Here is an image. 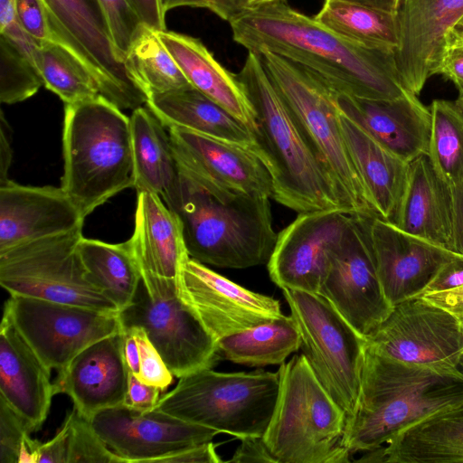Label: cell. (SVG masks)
<instances>
[{
	"instance_id": "cell-1",
	"label": "cell",
	"mask_w": 463,
	"mask_h": 463,
	"mask_svg": "<svg viewBox=\"0 0 463 463\" xmlns=\"http://www.w3.org/2000/svg\"><path fill=\"white\" fill-rule=\"evenodd\" d=\"M229 24L234 42L248 52L268 51L286 58L338 92L370 99H393L410 92L401 81L393 50L349 40L286 0L241 11Z\"/></svg>"
},
{
	"instance_id": "cell-2",
	"label": "cell",
	"mask_w": 463,
	"mask_h": 463,
	"mask_svg": "<svg viewBox=\"0 0 463 463\" xmlns=\"http://www.w3.org/2000/svg\"><path fill=\"white\" fill-rule=\"evenodd\" d=\"M463 404V371L403 364L366 346L359 394L346 418L342 445L352 455L387 444L401 431Z\"/></svg>"
},
{
	"instance_id": "cell-3",
	"label": "cell",
	"mask_w": 463,
	"mask_h": 463,
	"mask_svg": "<svg viewBox=\"0 0 463 463\" xmlns=\"http://www.w3.org/2000/svg\"><path fill=\"white\" fill-rule=\"evenodd\" d=\"M236 76L255 111L254 152L270 174L272 198L298 213L345 211L334 180L271 82L260 55L248 52Z\"/></svg>"
},
{
	"instance_id": "cell-4",
	"label": "cell",
	"mask_w": 463,
	"mask_h": 463,
	"mask_svg": "<svg viewBox=\"0 0 463 463\" xmlns=\"http://www.w3.org/2000/svg\"><path fill=\"white\" fill-rule=\"evenodd\" d=\"M165 205L180 221L190 258L227 269L269 262L278 236L269 197H219L180 173L175 194Z\"/></svg>"
},
{
	"instance_id": "cell-5",
	"label": "cell",
	"mask_w": 463,
	"mask_h": 463,
	"mask_svg": "<svg viewBox=\"0 0 463 463\" xmlns=\"http://www.w3.org/2000/svg\"><path fill=\"white\" fill-rule=\"evenodd\" d=\"M61 188L85 218L134 187L130 118L103 96L66 104Z\"/></svg>"
},
{
	"instance_id": "cell-6",
	"label": "cell",
	"mask_w": 463,
	"mask_h": 463,
	"mask_svg": "<svg viewBox=\"0 0 463 463\" xmlns=\"http://www.w3.org/2000/svg\"><path fill=\"white\" fill-rule=\"evenodd\" d=\"M279 393L263 439L277 463H346V413L303 354L280 364Z\"/></svg>"
},
{
	"instance_id": "cell-7",
	"label": "cell",
	"mask_w": 463,
	"mask_h": 463,
	"mask_svg": "<svg viewBox=\"0 0 463 463\" xmlns=\"http://www.w3.org/2000/svg\"><path fill=\"white\" fill-rule=\"evenodd\" d=\"M271 82L334 180L344 209L377 217L339 122L336 90L304 67L273 52L260 54Z\"/></svg>"
},
{
	"instance_id": "cell-8",
	"label": "cell",
	"mask_w": 463,
	"mask_h": 463,
	"mask_svg": "<svg viewBox=\"0 0 463 463\" xmlns=\"http://www.w3.org/2000/svg\"><path fill=\"white\" fill-rule=\"evenodd\" d=\"M279 388L278 372L203 369L179 378L154 410L240 439L261 437L272 417Z\"/></svg>"
},
{
	"instance_id": "cell-9",
	"label": "cell",
	"mask_w": 463,
	"mask_h": 463,
	"mask_svg": "<svg viewBox=\"0 0 463 463\" xmlns=\"http://www.w3.org/2000/svg\"><path fill=\"white\" fill-rule=\"evenodd\" d=\"M82 237V227H79L1 252V287L10 296L118 313L117 307L87 279L79 251Z\"/></svg>"
},
{
	"instance_id": "cell-10",
	"label": "cell",
	"mask_w": 463,
	"mask_h": 463,
	"mask_svg": "<svg viewBox=\"0 0 463 463\" xmlns=\"http://www.w3.org/2000/svg\"><path fill=\"white\" fill-rule=\"evenodd\" d=\"M315 375L351 415L359 394L366 340L318 293L282 289Z\"/></svg>"
},
{
	"instance_id": "cell-11",
	"label": "cell",
	"mask_w": 463,
	"mask_h": 463,
	"mask_svg": "<svg viewBox=\"0 0 463 463\" xmlns=\"http://www.w3.org/2000/svg\"><path fill=\"white\" fill-rule=\"evenodd\" d=\"M122 328L141 327L176 378L211 369L222 358L216 340L178 295L176 282L143 281L118 313Z\"/></svg>"
},
{
	"instance_id": "cell-12",
	"label": "cell",
	"mask_w": 463,
	"mask_h": 463,
	"mask_svg": "<svg viewBox=\"0 0 463 463\" xmlns=\"http://www.w3.org/2000/svg\"><path fill=\"white\" fill-rule=\"evenodd\" d=\"M365 340L370 350L403 364L448 373L462 371L460 319L421 297L393 306Z\"/></svg>"
},
{
	"instance_id": "cell-13",
	"label": "cell",
	"mask_w": 463,
	"mask_h": 463,
	"mask_svg": "<svg viewBox=\"0 0 463 463\" xmlns=\"http://www.w3.org/2000/svg\"><path fill=\"white\" fill-rule=\"evenodd\" d=\"M52 371H62L82 350L122 330L118 313L41 298L10 296L4 314Z\"/></svg>"
},
{
	"instance_id": "cell-14",
	"label": "cell",
	"mask_w": 463,
	"mask_h": 463,
	"mask_svg": "<svg viewBox=\"0 0 463 463\" xmlns=\"http://www.w3.org/2000/svg\"><path fill=\"white\" fill-rule=\"evenodd\" d=\"M56 40L70 48L96 80L101 95L120 109L146 105L147 96L116 49L97 0H43Z\"/></svg>"
},
{
	"instance_id": "cell-15",
	"label": "cell",
	"mask_w": 463,
	"mask_h": 463,
	"mask_svg": "<svg viewBox=\"0 0 463 463\" xmlns=\"http://www.w3.org/2000/svg\"><path fill=\"white\" fill-rule=\"evenodd\" d=\"M371 218L354 215L345 239L331 257L318 291L364 338L393 307L378 279Z\"/></svg>"
},
{
	"instance_id": "cell-16",
	"label": "cell",
	"mask_w": 463,
	"mask_h": 463,
	"mask_svg": "<svg viewBox=\"0 0 463 463\" xmlns=\"http://www.w3.org/2000/svg\"><path fill=\"white\" fill-rule=\"evenodd\" d=\"M354 215L339 209L298 213L277 236L267 263L270 279L281 289L318 293Z\"/></svg>"
},
{
	"instance_id": "cell-17",
	"label": "cell",
	"mask_w": 463,
	"mask_h": 463,
	"mask_svg": "<svg viewBox=\"0 0 463 463\" xmlns=\"http://www.w3.org/2000/svg\"><path fill=\"white\" fill-rule=\"evenodd\" d=\"M179 172L211 194L272 197L266 165L249 148L181 128H168Z\"/></svg>"
},
{
	"instance_id": "cell-18",
	"label": "cell",
	"mask_w": 463,
	"mask_h": 463,
	"mask_svg": "<svg viewBox=\"0 0 463 463\" xmlns=\"http://www.w3.org/2000/svg\"><path fill=\"white\" fill-rule=\"evenodd\" d=\"M178 295L216 342L283 316L278 299L247 289L192 258L183 268Z\"/></svg>"
},
{
	"instance_id": "cell-19",
	"label": "cell",
	"mask_w": 463,
	"mask_h": 463,
	"mask_svg": "<svg viewBox=\"0 0 463 463\" xmlns=\"http://www.w3.org/2000/svg\"><path fill=\"white\" fill-rule=\"evenodd\" d=\"M122 463H151L166 454L212 441L220 432L156 410L125 405L104 409L88 420Z\"/></svg>"
},
{
	"instance_id": "cell-20",
	"label": "cell",
	"mask_w": 463,
	"mask_h": 463,
	"mask_svg": "<svg viewBox=\"0 0 463 463\" xmlns=\"http://www.w3.org/2000/svg\"><path fill=\"white\" fill-rule=\"evenodd\" d=\"M396 17L397 70L403 87L418 96L438 74L451 32L463 18V0H402Z\"/></svg>"
},
{
	"instance_id": "cell-21",
	"label": "cell",
	"mask_w": 463,
	"mask_h": 463,
	"mask_svg": "<svg viewBox=\"0 0 463 463\" xmlns=\"http://www.w3.org/2000/svg\"><path fill=\"white\" fill-rule=\"evenodd\" d=\"M370 233L378 279L392 307L420 297L438 269L458 255L378 217L371 218Z\"/></svg>"
},
{
	"instance_id": "cell-22",
	"label": "cell",
	"mask_w": 463,
	"mask_h": 463,
	"mask_svg": "<svg viewBox=\"0 0 463 463\" xmlns=\"http://www.w3.org/2000/svg\"><path fill=\"white\" fill-rule=\"evenodd\" d=\"M84 219L61 187L0 182V253L82 227Z\"/></svg>"
},
{
	"instance_id": "cell-23",
	"label": "cell",
	"mask_w": 463,
	"mask_h": 463,
	"mask_svg": "<svg viewBox=\"0 0 463 463\" xmlns=\"http://www.w3.org/2000/svg\"><path fill=\"white\" fill-rule=\"evenodd\" d=\"M128 373L121 330L93 343L58 372L53 393L68 395L77 413L90 420L104 409L124 404Z\"/></svg>"
},
{
	"instance_id": "cell-24",
	"label": "cell",
	"mask_w": 463,
	"mask_h": 463,
	"mask_svg": "<svg viewBox=\"0 0 463 463\" xmlns=\"http://www.w3.org/2000/svg\"><path fill=\"white\" fill-rule=\"evenodd\" d=\"M336 100L342 110L402 160L411 163L428 154L431 115L417 95L370 99L336 91Z\"/></svg>"
},
{
	"instance_id": "cell-25",
	"label": "cell",
	"mask_w": 463,
	"mask_h": 463,
	"mask_svg": "<svg viewBox=\"0 0 463 463\" xmlns=\"http://www.w3.org/2000/svg\"><path fill=\"white\" fill-rule=\"evenodd\" d=\"M54 396L51 370L42 362L10 319L0 326V397L39 430Z\"/></svg>"
},
{
	"instance_id": "cell-26",
	"label": "cell",
	"mask_w": 463,
	"mask_h": 463,
	"mask_svg": "<svg viewBox=\"0 0 463 463\" xmlns=\"http://www.w3.org/2000/svg\"><path fill=\"white\" fill-rule=\"evenodd\" d=\"M143 281L176 282L190 259L176 214L160 196L137 193L130 238Z\"/></svg>"
},
{
	"instance_id": "cell-27",
	"label": "cell",
	"mask_w": 463,
	"mask_h": 463,
	"mask_svg": "<svg viewBox=\"0 0 463 463\" xmlns=\"http://www.w3.org/2000/svg\"><path fill=\"white\" fill-rule=\"evenodd\" d=\"M392 223L453 251L451 186L439 176L427 154L410 163L407 185Z\"/></svg>"
},
{
	"instance_id": "cell-28",
	"label": "cell",
	"mask_w": 463,
	"mask_h": 463,
	"mask_svg": "<svg viewBox=\"0 0 463 463\" xmlns=\"http://www.w3.org/2000/svg\"><path fill=\"white\" fill-rule=\"evenodd\" d=\"M338 116L377 217L392 222L407 185L410 163L395 156L340 108Z\"/></svg>"
},
{
	"instance_id": "cell-29",
	"label": "cell",
	"mask_w": 463,
	"mask_h": 463,
	"mask_svg": "<svg viewBox=\"0 0 463 463\" xmlns=\"http://www.w3.org/2000/svg\"><path fill=\"white\" fill-rule=\"evenodd\" d=\"M191 85L257 131L253 107L236 74L219 63L197 38L175 32H157Z\"/></svg>"
},
{
	"instance_id": "cell-30",
	"label": "cell",
	"mask_w": 463,
	"mask_h": 463,
	"mask_svg": "<svg viewBox=\"0 0 463 463\" xmlns=\"http://www.w3.org/2000/svg\"><path fill=\"white\" fill-rule=\"evenodd\" d=\"M146 106L167 128L181 127L255 150L256 141L250 130L194 87L151 95Z\"/></svg>"
},
{
	"instance_id": "cell-31",
	"label": "cell",
	"mask_w": 463,
	"mask_h": 463,
	"mask_svg": "<svg viewBox=\"0 0 463 463\" xmlns=\"http://www.w3.org/2000/svg\"><path fill=\"white\" fill-rule=\"evenodd\" d=\"M134 188L152 193L168 203L178 186L180 173L165 127L146 106L130 116Z\"/></svg>"
},
{
	"instance_id": "cell-32",
	"label": "cell",
	"mask_w": 463,
	"mask_h": 463,
	"mask_svg": "<svg viewBox=\"0 0 463 463\" xmlns=\"http://www.w3.org/2000/svg\"><path fill=\"white\" fill-rule=\"evenodd\" d=\"M385 462H463V404L436 412L384 446Z\"/></svg>"
},
{
	"instance_id": "cell-33",
	"label": "cell",
	"mask_w": 463,
	"mask_h": 463,
	"mask_svg": "<svg viewBox=\"0 0 463 463\" xmlns=\"http://www.w3.org/2000/svg\"><path fill=\"white\" fill-rule=\"evenodd\" d=\"M79 251L89 282L99 290L118 313L134 300L141 273L131 239L120 243L81 238Z\"/></svg>"
},
{
	"instance_id": "cell-34",
	"label": "cell",
	"mask_w": 463,
	"mask_h": 463,
	"mask_svg": "<svg viewBox=\"0 0 463 463\" xmlns=\"http://www.w3.org/2000/svg\"><path fill=\"white\" fill-rule=\"evenodd\" d=\"M222 359L234 364L262 367L282 364L287 357L300 349L298 326L289 316L226 336L217 342Z\"/></svg>"
},
{
	"instance_id": "cell-35",
	"label": "cell",
	"mask_w": 463,
	"mask_h": 463,
	"mask_svg": "<svg viewBox=\"0 0 463 463\" xmlns=\"http://www.w3.org/2000/svg\"><path fill=\"white\" fill-rule=\"evenodd\" d=\"M314 18L333 32L358 43L395 51L396 14L339 0H325Z\"/></svg>"
},
{
	"instance_id": "cell-36",
	"label": "cell",
	"mask_w": 463,
	"mask_h": 463,
	"mask_svg": "<svg viewBox=\"0 0 463 463\" xmlns=\"http://www.w3.org/2000/svg\"><path fill=\"white\" fill-rule=\"evenodd\" d=\"M36 68L45 88L58 95L65 105L102 96L89 69L58 40L39 47Z\"/></svg>"
},
{
	"instance_id": "cell-37",
	"label": "cell",
	"mask_w": 463,
	"mask_h": 463,
	"mask_svg": "<svg viewBox=\"0 0 463 463\" xmlns=\"http://www.w3.org/2000/svg\"><path fill=\"white\" fill-rule=\"evenodd\" d=\"M126 65L147 99L151 95L193 87L158 33L150 29L133 45L126 57Z\"/></svg>"
},
{
	"instance_id": "cell-38",
	"label": "cell",
	"mask_w": 463,
	"mask_h": 463,
	"mask_svg": "<svg viewBox=\"0 0 463 463\" xmlns=\"http://www.w3.org/2000/svg\"><path fill=\"white\" fill-rule=\"evenodd\" d=\"M428 156L449 185L463 182V112L455 101L434 99Z\"/></svg>"
},
{
	"instance_id": "cell-39",
	"label": "cell",
	"mask_w": 463,
	"mask_h": 463,
	"mask_svg": "<svg viewBox=\"0 0 463 463\" xmlns=\"http://www.w3.org/2000/svg\"><path fill=\"white\" fill-rule=\"evenodd\" d=\"M43 80L34 65L10 42L0 36V100L14 104L33 96Z\"/></svg>"
},
{
	"instance_id": "cell-40",
	"label": "cell",
	"mask_w": 463,
	"mask_h": 463,
	"mask_svg": "<svg viewBox=\"0 0 463 463\" xmlns=\"http://www.w3.org/2000/svg\"><path fill=\"white\" fill-rule=\"evenodd\" d=\"M33 426L0 397V463H33Z\"/></svg>"
},
{
	"instance_id": "cell-41",
	"label": "cell",
	"mask_w": 463,
	"mask_h": 463,
	"mask_svg": "<svg viewBox=\"0 0 463 463\" xmlns=\"http://www.w3.org/2000/svg\"><path fill=\"white\" fill-rule=\"evenodd\" d=\"M111 40L126 59L137 41L148 29L129 0H97Z\"/></svg>"
},
{
	"instance_id": "cell-42",
	"label": "cell",
	"mask_w": 463,
	"mask_h": 463,
	"mask_svg": "<svg viewBox=\"0 0 463 463\" xmlns=\"http://www.w3.org/2000/svg\"><path fill=\"white\" fill-rule=\"evenodd\" d=\"M71 419L68 463H122V459L102 440L90 423L76 410Z\"/></svg>"
},
{
	"instance_id": "cell-43",
	"label": "cell",
	"mask_w": 463,
	"mask_h": 463,
	"mask_svg": "<svg viewBox=\"0 0 463 463\" xmlns=\"http://www.w3.org/2000/svg\"><path fill=\"white\" fill-rule=\"evenodd\" d=\"M126 329L132 332L139 348L140 370L137 377L141 382L156 386L165 392L172 384L174 375L144 329L141 327Z\"/></svg>"
},
{
	"instance_id": "cell-44",
	"label": "cell",
	"mask_w": 463,
	"mask_h": 463,
	"mask_svg": "<svg viewBox=\"0 0 463 463\" xmlns=\"http://www.w3.org/2000/svg\"><path fill=\"white\" fill-rule=\"evenodd\" d=\"M15 10L19 24L39 47L56 40L43 0H15Z\"/></svg>"
},
{
	"instance_id": "cell-45",
	"label": "cell",
	"mask_w": 463,
	"mask_h": 463,
	"mask_svg": "<svg viewBox=\"0 0 463 463\" xmlns=\"http://www.w3.org/2000/svg\"><path fill=\"white\" fill-rule=\"evenodd\" d=\"M0 36L16 47L36 68L39 46L19 24L15 0H0Z\"/></svg>"
},
{
	"instance_id": "cell-46",
	"label": "cell",
	"mask_w": 463,
	"mask_h": 463,
	"mask_svg": "<svg viewBox=\"0 0 463 463\" xmlns=\"http://www.w3.org/2000/svg\"><path fill=\"white\" fill-rule=\"evenodd\" d=\"M71 419L68 415L57 433L48 441L39 443L33 455V463H68Z\"/></svg>"
},
{
	"instance_id": "cell-47",
	"label": "cell",
	"mask_w": 463,
	"mask_h": 463,
	"mask_svg": "<svg viewBox=\"0 0 463 463\" xmlns=\"http://www.w3.org/2000/svg\"><path fill=\"white\" fill-rule=\"evenodd\" d=\"M161 392H163L160 388L141 382L129 371L128 391L123 405L140 411H151L161 398Z\"/></svg>"
},
{
	"instance_id": "cell-48",
	"label": "cell",
	"mask_w": 463,
	"mask_h": 463,
	"mask_svg": "<svg viewBox=\"0 0 463 463\" xmlns=\"http://www.w3.org/2000/svg\"><path fill=\"white\" fill-rule=\"evenodd\" d=\"M213 441L188 446L169 454L160 457L159 463H220L222 458L216 452V447Z\"/></svg>"
},
{
	"instance_id": "cell-49",
	"label": "cell",
	"mask_w": 463,
	"mask_h": 463,
	"mask_svg": "<svg viewBox=\"0 0 463 463\" xmlns=\"http://www.w3.org/2000/svg\"><path fill=\"white\" fill-rule=\"evenodd\" d=\"M463 286V255L446 261L424 288L422 295L453 289Z\"/></svg>"
},
{
	"instance_id": "cell-50",
	"label": "cell",
	"mask_w": 463,
	"mask_h": 463,
	"mask_svg": "<svg viewBox=\"0 0 463 463\" xmlns=\"http://www.w3.org/2000/svg\"><path fill=\"white\" fill-rule=\"evenodd\" d=\"M438 74L451 81L458 93L463 94V42L452 35Z\"/></svg>"
},
{
	"instance_id": "cell-51",
	"label": "cell",
	"mask_w": 463,
	"mask_h": 463,
	"mask_svg": "<svg viewBox=\"0 0 463 463\" xmlns=\"http://www.w3.org/2000/svg\"><path fill=\"white\" fill-rule=\"evenodd\" d=\"M241 444L232 458L227 462L236 463H277L269 450L263 437L250 436L241 439Z\"/></svg>"
},
{
	"instance_id": "cell-52",
	"label": "cell",
	"mask_w": 463,
	"mask_h": 463,
	"mask_svg": "<svg viewBox=\"0 0 463 463\" xmlns=\"http://www.w3.org/2000/svg\"><path fill=\"white\" fill-rule=\"evenodd\" d=\"M142 22L155 32L165 31V13L160 0H129Z\"/></svg>"
},
{
	"instance_id": "cell-53",
	"label": "cell",
	"mask_w": 463,
	"mask_h": 463,
	"mask_svg": "<svg viewBox=\"0 0 463 463\" xmlns=\"http://www.w3.org/2000/svg\"><path fill=\"white\" fill-rule=\"evenodd\" d=\"M420 297L458 318L463 317V286L449 290L424 294Z\"/></svg>"
},
{
	"instance_id": "cell-54",
	"label": "cell",
	"mask_w": 463,
	"mask_h": 463,
	"mask_svg": "<svg viewBox=\"0 0 463 463\" xmlns=\"http://www.w3.org/2000/svg\"><path fill=\"white\" fill-rule=\"evenodd\" d=\"M453 205V248L463 255V182L451 186Z\"/></svg>"
},
{
	"instance_id": "cell-55",
	"label": "cell",
	"mask_w": 463,
	"mask_h": 463,
	"mask_svg": "<svg viewBox=\"0 0 463 463\" xmlns=\"http://www.w3.org/2000/svg\"><path fill=\"white\" fill-rule=\"evenodd\" d=\"M0 134V182L6 180L8 169L12 162L11 132L4 114L1 113Z\"/></svg>"
},
{
	"instance_id": "cell-56",
	"label": "cell",
	"mask_w": 463,
	"mask_h": 463,
	"mask_svg": "<svg viewBox=\"0 0 463 463\" xmlns=\"http://www.w3.org/2000/svg\"><path fill=\"white\" fill-rule=\"evenodd\" d=\"M122 332L124 357L128 370L137 376L140 370L139 348L129 329L122 328Z\"/></svg>"
},
{
	"instance_id": "cell-57",
	"label": "cell",
	"mask_w": 463,
	"mask_h": 463,
	"mask_svg": "<svg viewBox=\"0 0 463 463\" xmlns=\"http://www.w3.org/2000/svg\"><path fill=\"white\" fill-rule=\"evenodd\" d=\"M396 14L402 0H339Z\"/></svg>"
},
{
	"instance_id": "cell-58",
	"label": "cell",
	"mask_w": 463,
	"mask_h": 463,
	"mask_svg": "<svg viewBox=\"0 0 463 463\" xmlns=\"http://www.w3.org/2000/svg\"><path fill=\"white\" fill-rule=\"evenodd\" d=\"M162 8L166 14L170 9L179 6H194L213 10L214 0H160Z\"/></svg>"
},
{
	"instance_id": "cell-59",
	"label": "cell",
	"mask_w": 463,
	"mask_h": 463,
	"mask_svg": "<svg viewBox=\"0 0 463 463\" xmlns=\"http://www.w3.org/2000/svg\"><path fill=\"white\" fill-rule=\"evenodd\" d=\"M212 12L229 22L237 13V0H214Z\"/></svg>"
},
{
	"instance_id": "cell-60",
	"label": "cell",
	"mask_w": 463,
	"mask_h": 463,
	"mask_svg": "<svg viewBox=\"0 0 463 463\" xmlns=\"http://www.w3.org/2000/svg\"><path fill=\"white\" fill-rule=\"evenodd\" d=\"M282 0H237L238 13ZM237 13V14H238Z\"/></svg>"
},
{
	"instance_id": "cell-61",
	"label": "cell",
	"mask_w": 463,
	"mask_h": 463,
	"mask_svg": "<svg viewBox=\"0 0 463 463\" xmlns=\"http://www.w3.org/2000/svg\"><path fill=\"white\" fill-rule=\"evenodd\" d=\"M450 35L463 42V28L455 27Z\"/></svg>"
},
{
	"instance_id": "cell-62",
	"label": "cell",
	"mask_w": 463,
	"mask_h": 463,
	"mask_svg": "<svg viewBox=\"0 0 463 463\" xmlns=\"http://www.w3.org/2000/svg\"><path fill=\"white\" fill-rule=\"evenodd\" d=\"M458 107L460 109V110L463 112V94H458V99L455 100Z\"/></svg>"
},
{
	"instance_id": "cell-63",
	"label": "cell",
	"mask_w": 463,
	"mask_h": 463,
	"mask_svg": "<svg viewBox=\"0 0 463 463\" xmlns=\"http://www.w3.org/2000/svg\"><path fill=\"white\" fill-rule=\"evenodd\" d=\"M456 27L463 28V18L458 22V24Z\"/></svg>"
},
{
	"instance_id": "cell-64",
	"label": "cell",
	"mask_w": 463,
	"mask_h": 463,
	"mask_svg": "<svg viewBox=\"0 0 463 463\" xmlns=\"http://www.w3.org/2000/svg\"><path fill=\"white\" fill-rule=\"evenodd\" d=\"M459 319H460L461 326H462V329H463V317L459 318ZM462 366H463V358H462Z\"/></svg>"
}]
</instances>
